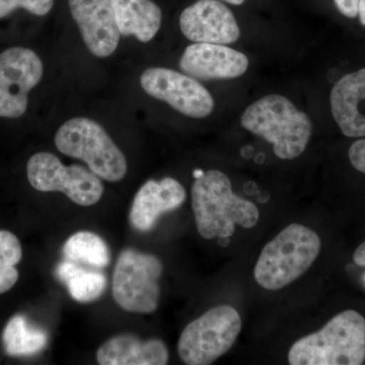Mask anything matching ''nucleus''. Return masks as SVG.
Wrapping results in <instances>:
<instances>
[{"mask_svg":"<svg viewBox=\"0 0 365 365\" xmlns=\"http://www.w3.org/2000/svg\"><path fill=\"white\" fill-rule=\"evenodd\" d=\"M191 196L197 230L203 239H228L235 225L251 230L259 222L257 206L234 193L232 181L222 170L199 175Z\"/></svg>","mask_w":365,"mask_h":365,"instance_id":"obj_1","label":"nucleus"},{"mask_svg":"<svg viewBox=\"0 0 365 365\" xmlns=\"http://www.w3.org/2000/svg\"><path fill=\"white\" fill-rule=\"evenodd\" d=\"M246 130L272 144L276 157L290 160L307 150L313 133V123L287 97L268 95L250 105L241 117Z\"/></svg>","mask_w":365,"mask_h":365,"instance_id":"obj_2","label":"nucleus"},{"mask_svg":"<svg viewBox=\"0 0 365 365\" xmlns=\"http://www.w3.org/2000/svg\"><path fill=\"white\" fill-rule=\"evenodd\" d=\"M365 361V319L348 309L318 332L297 340L288 352L292 365H361Z\"/></svg>","mask_w":365,"mask_h":365,"instance_id":"obj_3","label":"nucleus"},{"mask_svg":"<svg viewBox=\"0 0 365 365\" xmlns=\"http://www.w3.org/2000/svg\"><path fill=\"white\" fill-rule=\"evenodd\" d=\"M321 248V239L314 230L292 223L262 250L255 266V279L271 292L282 289L312 267Z\"/></svg>","mask_w":365,"mask_h":365,"instance_id":"obj_4","label":"nucleus"},{"mask_svg":"<svg viewBox=\"0 0 365 365\" xmlns=\"http://www.w3.org/2000/svg\"><path fill=\"white\" fill-rule=\"evenodd\" d=\"M57 150L78 158L105 181L123 180L128 170L124 153L104 127L90 118L76 117L61 125L55 134Z\"/></svg>","mask_w":365,"mask_h":365,"instance_id":"obj_5","label":"nucleus"},{"mask_svg":"<svg viewBox=\"0 0 365 365\" xmlns=\"http://www.w3.org/2000/svg\"><path fill=\"white\" fill-rule=\"evenodd\" d=\"M242 318L234 307L209 309L182 330L178 353L184 364L208 365L230 351L242 331Z\"/></svg>","mask_w":365,"mask_h":365,"instance_id":"obj_6","label":"nucleus"},{"mask_svg":"<svg viewBox=\"0 0 365 365\" xmlns=\"http://www.w3.org/2000/svg\"><path fill=\"white\" fill-rule=\"evenodd\" d=\"M163 263L155 255L125 249L118 257L112 294L118 306L129 313L151 314L160 299Z\"/></svg>","mask_w":365,"mask_h":365,"instance_id":"obj_7","label":"nucleus"},{"mask_svg":"<svg viewBox=\"0 0 365 365\" xmlns=\"http://www.w3.org/2000/svg\"><path fill=\"white\" fill-rule=\"evenodd\" d=\"M31 186L40 192H61L78 205H95L104 194L102 180L81 165H64L56 155L38 153L26 165Z\"/></svg>","mask_w":365,"mask_h":365,"instance_id":"obj_8","label":"nucleus"},{"mask_svg":"<svg viewBox=\"0 0 365 365\" xmlns=\"http://www.w3.org/2000/svg\"><path fill=\"white\" fill-rule=\"evenodd\" d=\"M140 86L146 95L193 119L208 117L215 110V100L207 88L184 72L150 67L141 74Z\"/></svg>","mask_w":365,"mask_h":365,"instance_id":"obj_9","label":"nucleus"},{"mask_svg":"<svg viewBox=\"0 0 365 365\" xmlns=\"http://www.w3.org/2000/svg\"><path fill=\"white\" fill-rule=\"evenodd\" d=\"M43 73L42 60L32 49L13 47L0 54V117L25 114L29 93L39 85Z\"/></svg>","mask_w":365,"mask_h":365,"instance_id":"obj_10","label":"nucleus"},{"mask_svg":"<svg viewBox=\"0 0 365 365\" xmlns=\"http://www.w3.org/2000/svg\"><path fill=\"white\" fill-rule=\"evenodd\" d=\"M180 29L194 43L228 45L239 41L241 30L235 14L218 0H198L180 16Z\"/></svg>","mask_w":365,"mask_h":365,"instance_id":"obj_11","label":"nucleus"},{"mask_svg":"<svg viewBox=\"0 0 365 365\" xmlns=\"http://www.w3.org/2000/svg\"><path fill=\"white\" fill-rule=\"evenodd\" d=\"M68 4L88 51L98 58L114 54L121 34L111 0H68Z\"/></svg>","mask_w":365,"mask_h":365,"instance_id":"obj_12","label":"nucleus"},{"mask_svg":"<svg viewBox=\"0 0 365 365\" xmlns=\"http://www.w3.org/2000/svg\"><path fill=\"white\" fill-rule=\"evenodd\" d=\"M179 66L197 81H227L244 76L250 61L244 53L227 45L194 43L182 52Z\"/></svg>","mask_w":365,"mask_h":365,"instance_id":"obj_13","label":"nucleus"},{"mask_svg":"<svg viewBox=\"0 0 365 365\" xmlns=\"http://www.w3.org/2000/svg\"><path fill=\"white\" fill-rule=\"evenodd\" d=\"M186 190L174 178L165 177L157 181L144 182L134 197L130 209L132 227L140 232L155 227L160 216L176 210L186 200Z\"/></svg>","mask_w":365,"mask_h":365,"instance_id":"obj_14","label":"nucleus"},{"mask_svg":"<svg viewBox=\"0 0 365 365\" xmlns=\"http://www.w3.org/2000/svg\"><path fill=\"white\" fill-rule=\"evenodd\" d=\"M331 112L345 136L365 137V67L346 74L333 86Z\"/></svg>","mask_w":365,"mask_h":365,"instance_id":"obj_15","label":"nucleus"},{"mask_svg":"<svg viewBox=\"0 0 365 365\" xmlns=\"http://www.w3.org/2000/svg\"><path fill=\"white\" fill-rule=\"evenodd\" d=\"M96 357L101 365H165L169 350L162 340H141L132 334H120L103 343Z\"/></svg>","mask_w":365,"mask_h":365,"instance_id":"obj_16","label":"nucleus"},{"mask_svg":"<svg viewBox=\"0 0 365 365\" xmlns=\"http://www.w3.org/2000/svg\"><path fill=\"white\" fill-rule=\"evenodd\" d=\"M121 36H133L143 43L157 36L163 21L162 9L151 0H111Z\"/></svg>","mask_w":365,"mask_h":365,"instance_id":"obj_17","label":"nucleus"},{"mask_svg":"<svg viewBox=\"0 0 365 365\" xmlns=\"http://www.w3.org/2000/svg\"><path fill=\"white\" fill-rule=\"evenodd\" d=\"M55 272L68 288L72 299L81 304H90L100 299L107 287L104 274L81 267L68 259L59 263Z\"/></svg>","mask_w":365,"mask_h":365,"instance_id":"obj_18","label":"nucleus"},{"mask_svg":"<svg viewBox=\"0 0 365 365\" xmlns=\"http://www.w3.org/2000/svg\"><path fill=\"white\" fill-rule=\"evenodd\" d=\"M2 343L9 356H30L44 349L48 335L45 331L31 325L23 314H16L7 322L2 333Z\"/></svg>","mask_w":365,"mask_h":365,"instance_id":"obj_19","label":"nucleus"},{"mask_svg":"<svg viewBox=\"0 0 365 365\" xmlns=\"http://www.w3.org/2000/svg\"><path fill=\"white\" fill-rule=\"evenodd\" d=\"M66 259L93 268L107 267L111 261L109 247L102 237L91 232L72 235L63 246Z\"/></svg>","mask_w":365,"mask_h":365,"instance_id":"obj_20","label":"nucleus"},{"mask_svg":"<svg viewBox=\"0 0 365 365\" xmlns=\"http://www.w3.org/2000/svg\"><path fill=\"white\" fill-rule=\"evenodd\" d=\"M21 257L23 249L18 237L9 230H0V294H6L18 282L16 265Z\"/></svg>","mask_w":365,"mask_h":365,"instance_id":"obj_21","label":"nucleus"},{"mask_svg":"<svg viewBox=\"0 0 365 365\" xmlns=\"http://www.w3.org/2000/svg\"><path fill=\"white\" fill-rule=\"evenodd\" d=\"M54 0H0V19L6 18L18 9H26L34 16H44L51 11Z\"/></svg>","mask_w":365,"mask_h":365,"instance_id":"obj_22","label":"nucleus"},{"mask_svg":"<svg viewBox=\"0 0 365 365\" xmlns=\"http://www.w3.org/2000/svg\"><path fill=\"white\" fill-rule=\"evenodd\" d=\"M348 157L353 168L365 174V139H359L350 146Z\"/></svg>","mask_w":365,"mask_h":365,"instance_id":"obj_23","label":"nucleus"},{"mask_svg":"<svg viewBox=\"0 0 365 365\" xmlns=\"http://www.w3.org/2000/svg\"><path fill=\"white\" fill-rule=\"evenodd\" d=\"M334 4L346 18L355 19L359 16V0H334Z\"/></svg>","mask_w":365,"mask_h":365,"instance_id":"obj_24","label":"nucleus"},{"mask_svg":"<svg viewBox=\"0 0 365 365\" xmlns=\"http://www.w3.org/2000/svg\"><path fill=\"white\" fill-rule=\"evenodd\" d=\"M353 261L356 265L360 267H365V242L355 250L354 255H353Z\"/></svg>","mask_w":365,"mask_h":365,"instance_id":"obj_25","label":"nucleus"},{"mask_svg":"<svg viewBox=\"0 0 365 365\" xmlns=\"http://www.w3.org/2000/svg\"><path fill=\"white\" fill-rule=\"evenodd\" d=\"M359 16L360 23L365 26V0H359Z\"/></svg>","mask_w":365,"mask_h":365,"instance_id":"obj_26","label":"nucleus"},{"mask_svg":"<svg viewBox=\"0 0 365 365\" xmlns=\"http://www.w3.org/2000/svg\"><path fill=\"white\" fill-rule=\"evenodd\" d=\"M222 1L227 2V4H232V6H242L246 0H222Z\"/></svg>","mask_w":365,"mask_h":365,"instance_id":"obj_27","label":"nucleus"}]
</instances>
